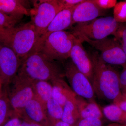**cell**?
Listing matches in <instances>:
<instances>
[{"mask_svg":"<svg viewBox=\"0 0 126 126\" xmlns=\"http://www.w3.org/2000/svg\"><path fill=\"white\" fill-rule=\"evenodd\" d=\"M93 65L92 85L94 94L100 99L117 101L122 96L119 74L110 64L103 61L97 52L90 56Z\"/></svg>","mask_w":126,"mask_h":126,"instance_id":"1","label":"cell"},{"mask_svg":"<svg viewBox=\"0 0 126 126\" xmlns=\"http://www.w3.org/2000/svg\"><path fill=\"white\" fill-rule=\"evenodd\" d=\"M39 38L31 21L0 30V42L13 50L21 60L33 52Z\"/></svg>","mask_w":126,"mask_h":126,"instance_id":"2","label":"cell"},{"mask_svg":"<svg viewBox=\"0 0 126 126\" xmlns=\"http://www.w3.org/2000/svg\"><path fill=\"white\" fill-rule=\"evenodd\" d=\"M18 74L33 81L50 82L65 77L64 69L58 63L49 60L40 52L32 53L22 60Z\"/></svg>","mask_w":126,"mask_h":126,"instance_id":"3","label":"cell"},{"mask_svg":"<svg viewBox=\"0 0 126 126\" xmlns=\"http://www.w3.org/2000/svg\"><path fill=\"white\" fill-rule=\"evenodd\" d=\"M75 38L71 32H54L46 40L39 52L51 61H64L70 58Z\"/></svg>","mask_w":126,"mask_h":126,"instance_id":"4","label":"cell"},{"mask_svg":"<svg viewBox=\"0 0 126 126\" xmlns=\"http://www.w3.org/2000/svg\"><path fill=\"white\" fill-rule=\"evenodd\" d=\"M119 23L113 17H101L85 23H78L71 32L75 37L82 36L93 40H100L112 35L115 36Z\"/></svg>","mask_w":126,"mask_h":126,"instance_id":"5","label":"cell"},{"mask_svg":"<svg viewBox=\"0 0 126 126\" xmlns=\"http://www.w3.org/2000/svg\"><path fill=\"white\" fill-rule=\"evenodd\" d=\"M33 81L17 74L5 88L11 106L16 114L19 116L25 106L34 98Z\"/></svg>","mask_w":126,"mask_h":126,"instance_id":"6","label":"cell"},{"mask_svg":"<svg viewBox=\"0 0 126 126\" xmlns=\"http://www.w3.org/2000/svg\"><path fill=\"white\" fill-rule=\"evenodd\" d=\"M32 1L33 7L29 10L30 16L32 23L40 37L57 14L63 9L59 0Z\"/></svg>","mask_w":126,"mask_h":126,"instance_id":"7","label":"cell"},{"mask_svg":"<svg viewBox=\"0 0 126 126\" xmlns=\"http://www.w3.org/2000/svg\"><path fill=\"white\" fill-rule=\"evenodd\" d=\"M81 42H87L100 52V56L105 63L110 65H126V56L121 44L116 38L108 37L100 40H93L84 36H78Z\"/></svg>","mask_w":126,"mask_h":126,"instance_id":"8","label":"cell"},{"mask_svg":"<svg viewBox=\"0 0 126 126\" xmlns=\"http://www.w3.org/2000/svg\"><path fill=\"white\" fill-rule=\"evenodd\" d=\"M64 70L65 77L76 95L88 101L94 100V93L92 83L71 60L65 63Z\"/></svg>","mask_w":126,"mask_h":126,"instance_id":"9","label":"cell"},{"mask_svg":"<svg viewBox=\"0 0 126 126\" xmlns=\"http://www.w3.org/2000/svg\"><path fill=\"white\" fill-rule=\"evenodd\" d=\"M22 63L10 48L0 42V81L6 88L18 74Z\"/></svg>","mask_w":126,"mask_h":126,"instance_id":"10","label":"cell"},{"mask_svg":"<svg viewBox=\"0 0 126 126\" xmlns=\"http://www.w3.org/2000/svg\"><path fill=\"white\" fill-rule=\"evenodd\" d=\"M76 6L70 9H64L57 14L45 32L39 39L33 53L39 52L46 40L51 34L56 32L65 31L72 27V15Z\"/></svg>","mask_w":126,"mask_h":126,"instance_id":"11","label":"cell"},{"mask_svg":"<svg viewBox=\"0 0 126 126\" xmlns=\"http://www.w3.org/2000/svg\"><path fill=\"white\" fill-rule=\"evenodd\" d=\"M70 58L76 67L85 75L92 83L94 72L92 59L84 48L82 42L76 37L75 38Z\"/></svg>","mask_w":126,"mask_h":126,"instance_id":"12","label":"cell"},{"mask_svg":"<svg viewBox=\"0 0 126 126\" xmlns=\"http://www.w3.org/2000/svg\"><path fill=\"white\" fill-rule=\"evenodd\" d=\"M104 10L99 7L93 0H84L76 6L72 15V25L91 21L103 16Z\"/></svg>","mask_w":126,"mask_h":126,"instance_id":"13","label":"cell"},{"mask_svg":"<svg viewBox=\"0 0 126 126\" xmlns=\"http://www.w3.org/2000/svg\"><path fill=\"white\" fill-rule=\"evenodd\" d=\"M19 117L23 120L49 126V122L46 110L40 102L33 98L25 106Z\"/></svg>","mask_w":126,"mask_h":126,"instance_id":"14","label":"cell"},{"mask_svg":"<svg viewBox=\"0 0 126 126\" xmlns=\"http://www.w3.org/2000/svg\"><path fill=\"white\" fill-rule=\"evenodd\" d=\"M26 2L27 1L22 0H0V12L21 20L24 16H30Z\"/></svg>","mask_w":126,"mask_h":126,"instance_id":"15","label":"cell"},{"mask_svg":"<svg viewBox=\"0 0 126 126\" xmlns=\"http://www.w3.org/2000/svg\"><path fill=\"white\" fill-rule=\"evenodd\" d=\"M52 85V98L63 107L68 99L76 94L63 78H58L51 82Z\"/></svg>","mask_w":126,"mask_h":126,"instance_id":"16","label":"cell"},{"mask_svg":"<svg viewBox=\"0 0 126 126\" xmlns=\"http://www.w3.org/2000/svg\"><path fill=\"white\" fill-rule=\"evenodd\" d=\"M76 102L80 119L97 118L101 119L103 113L94 100L87 101L82 97L76 96Z\"/></svg>","mask_w":126,"mask_h":126,"instance_id":"17","label":"cell"},{"mask_svg":"<svg viewBox=\"0 0 126 126\" xmlns=\"http://www.w3.org/2000/svg\"><path fill=\"white\" fill-rule=\"evenodd\" d=\"M33 88L34 98L46 109L47 102L52 98V85L50 82L44 81H34Z\"/></svg>","mask_w":126,"mask_h":126,"instance_id":"18","label":"cell"},{"mask_svg":"<svg viewBox=\"0 0 126 126\" xmlns=\"http://www.w3.org/2000/svg\"><path fill=\"white\" fill-rule=\"evenodd\" d=\"M76 96L68 99L63 107V111L61 120L68 124L75 126L80 119L77 102Z\"/></svg>","mask_w":126,"mask_h":126,"instance_id":"19","label":"cell"},{"mask_svg":"<svg viewBox=\"0 0 126 126\" xmlns=\"http://www.w3.org/2000/svg\"><path fill=\"white\" fill-rule=\"evenodd\" d=\"M103 112L106 118L111 121L124 124L126 122V112L114 104L104 107Z\"/></svg>","mask_w":126,"mask_h":126,"instance_id":"20","label":"cell"},{"mask_svg":"<svg viewBox=\"0 0 126 126\" xmlns=\"http://www.w3.org/2000/svg\"><path fill=\"white\" fill-rule=\"evenodd\" d=\"M3 94L0 97V126H2L8 119L16 114L7 96V91L4 88Z\"/></svg>","mask_w":126,"mask_h":126,"instance_id":"21","label":"cell"},{"mask_svg":"<svg viewBox=\"0 0 126 126\" xmlns=\"http://www.w3.org/2000/svg\"><path fill=\"white\" fill-rule=\"evenodd\" d=\"M46 110L49 122L61 120L63 107L53 98L47 102Z\"/></svg>","mask_w":126,"mask_h":126,"instance_id":"22","label":"cell"},{"mask_svg":"<svg viewBox=\"0 0 126 126\" xmlns=\"http://www.w3.org/2000/svg\"><path fill=\"white\" fill-rule=\"evenodd\" d=\"M113 18L117 23H126V2L117 3L113 10Z\"/></svg>","mask_w":126,"mask_h":126,"instance_id":"23","label":"cell"},{"mask_svg":"<svg viewBox=\"0 0 126 126\" xmlns=\"http://www.w3.org/2000/svg\"><path fill=\"white\" fill-rule=\"evenodd\" d=\"M21 20L12 17L0 12V29L11 28L16 26Z\"/></svg>","mask_w":126,"mask_h":126,"instance_id":"24","label":"cell"},{"mask_svg":"<svg viewBox=\"0 0 126 126\" xmlns=\"http://www.w3.org/2000/svg\"><path fill=\"white\" fill-rule=\"evenodd\" d=\"M115 38L121 44L126 56V23H119Z\"/></svg>","mask_w":126,"mask_h":126,"instance_id":"25","label":"cell"},{"mask_svg":"<svg viewBox=\"0 0 126 126\" xmlns=\"http://www.w3.org/2000/svg\"><path fill=\"white\" fill-rule=\"evenodd\" d=\"M75 126H103V124L101 119L97 118H89L79 119Z\"/></svg>","mask_w":126,"mask_h":126,"instance_id":"26","label":"cell"},{"mask_svg":"<svg viewBox=\"0 0 126 126\" xmlns=\"http://www.w3.org/2000/svg\"><path fill=\"white\" fill-rule=\"evenodd\" d=\"M99 7L104 10L115 7L117 3L116 0H93Z\"/></svg>","mask_w":126,"mask_h":126,"instance_id":"27","label":"cell"},{"mask_svg":"<svg viewBox=\"0 0 126 126\" xmlns=\"http://www.w3.org/2000/svg\"><path fill=\"white\" fill-rule=\"evenodd\" d=\"M84 0H59L63 10L74 7L83 2Z\"/></svg>","mask_w":126,"mask_h":126,"instance_id":"28","label":"cell"},{"mask_svg":"<svg viewBox=\"0 0 126 126\" xmlns=\"http://www.w3.org/2000/svg\"><path fill=\"white\" fill-rule=\"evenodd\" d=\"M119 83L122 94H126V65L119 74Z\"/></svg>","mask_w":126,"mask_h":126,"instance_id":"29","label":"cell"},{"mask_svg":"<svg viewBox=\"0 0 126 126\" xmlns=\"http://www.w3.org/2000/svg\"><path fill=\"white\" fill-rule=\"evenodd\" d=\"M22 119L16 114L10 118L2 126H21Z\"/></svg>","mask_w":126,"mask_h":126,"instance_id":"30","label":"cell"},{"mask_svg":"<svg viewBox=\"0 0 126 126\" xmlns=\"http://www.w3.org/2000/svg\"><path fill=\"white\" fill-rule=\"evenodd\" d=\"M113 104L117 105L122 110L126 112V94H122L120 98Z\"/></svg>","mask_w":126,"mask_h":126,"instance_id":"31","label":"cell"},{"mask_svg":"<svg viewBox=\"0 0 126 126\" xmlns=\"http://www.w3.org/2000/svg\"><path fill=\"white\" fill-rule=\"evenodd\" d=\"M49 126H73L61 120L49 122Z\"/></svg>","mask_w":126,"mask_h":126,"instance_id":"32","label":"cell"},{"mask_svg":"<svg viewBox=\"0 0 126 126\" xmlns=\"http://www.w3.org/2000/svg\"><path fill=\"white\" fill-rule=\"evenodd\" d=\"M21 126H44L39 123L22 119Z\"/></svg>","mask_w":126,"mask_h":126,"instance_id":"33","label":"cell"},{"mask_svg":"<svg viewBox=\"0 0 126 126\" xmlns=\"http://www.w3.org/2000/svg\"><path fill=\"white\" fill-rule=\"evenodd\" d=\"M106 126H126L125 124H120V123H113L107 125Z\"/></svg>","mask_w":126,"mask_h":126,"instance_id":"34","label":"cell"},{"mask_svg":"<svg viewBox=\"0 0 126 126\" xmlns=\"http://www.w3.org/2000/svg\"><path fill=\"white\" fill-rule=\"evenodd\" d=\"M4 90V87H3L2 84L1 83L0 81V97H1L2 94H3Z\"/></svg>","mask_w":126,"mask_h":126,"instance_id":"35","label":"cell"},{"mask_svg":"<svg viewBox=\"0 0 126 126\" xmlns=\"http://www.w3.org/2000/svg\"><path fill=\"white\" fill-rule=\"evenodd\" d=\"M125 124V125H126V123H125V124Z\"/></svg>","mask_w":126,"mask_h":126,"instance_id":"36","label":"cell"},{"mask_svg":"<svg viewBox=\"0 0 126 126\" xmlns=\"http://www.w3.org/2000/svg\"><path fill=\"white\" fill-rule=\"evenodd\" d=\"M125 1H126V0Z\"/></svg>","mask_w":126,"mask_h":126,"instance_id":"37","label":"cell"},{"mask_svg":"<svg viewBox=\"0 0 126 126\" xmlns=\"http://www.w3.org/2000/svg\"></svg>","mask_w":126,"mask_h":126,"instance_id":"38","label":"cell"},{"mask_svg":"<svg viewBox=\"0 0 126 126\" xmlns=\"http://www.w3.org/2000/svg\"></svg>","mask_w":126,"mask_h":126,"instance_id":"39","label":"cell"}]
</instances>
